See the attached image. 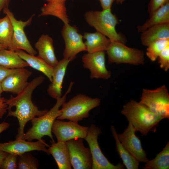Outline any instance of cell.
I'll list each match as a JSON object with an SVG mask.
<instances>
[{"mask_svg": "<svg viewBox=\"0 0 169 169\" xmlns=\"http://www.w3.org/2000/svg\"><path fill=\"white\" fill-rule=\"evenodd\" d=\"M169 2V0H150L147 11L149 16L163 5Z\"/></svg>", "mask_w": 169, "mask_h": 169, "instance_id": "d6a6232c", "label": "cell"}, {"mask_svg": "<svg viewBox=\"0 0 169 169\" xmlns=\"http://www.w3.org/2000/svg\"><path fill=\"white\" fill-rule=\"evenodd\" d=\"M144 169H169V142L168 141L163 150L156 154L153 159L149 160L145 163Z\"/></svg>", "mask_w": 169, "mask_h": 169, "instance_id": "4316f807", "label": "cell"}, {"mask_svg": "<svg viewBox=\"0 0 169 169\" xmlns=\"http://www.w3.org/2000/svg\"><path fill=\"white\" fill-rule=\"evenodd\" d=\"M3 92L1 83H0V98H1V94Z\"/></svg>", "mask_w": 169, "mask_h": 169, "instance_id": "60d3db41", "label": "cell"}, {"mask_svg": "<svg viewBox=\"0 0 169 169\" xmlns=\"http://www.w3.org/2000/svg\"><path fill=\"white\" fill-rule=\"evenodd\" d=\"M89 129V127L81 125L78 123L57 119L54 122L51 131L57 142H67L76 138L84 139Z\"/></svg>", "mask_w": 169, "mask_h": 169, "instance_id": "7c38bea8", "label": "cell"}, {"mask_svg": "<svg viewBox=\"0 0 169 169\" xmlns=\"http://www.w3.org/2000/svg\"><path fill=\"white\" fill-rule=\"evenodd\" d=\"M13 34V26L8 16L0 18V44L6 49H9L12 44Z\"/></svg>", "mask_w": 169, "mask_h": 169, "instance_id": "83f0119b", "label": "cell"}, {"mask_svg": "<svg viewBox=\"0 0 169 169\" xmlns=\"http://www.w3.org/2000/svg\"><path fill=\"white\" fill-rule=\"evenodd\" d=\"M38 166L37 159L28 152L18 155L17 169H36Z\"/></svg>", "mask_w": 169, "mask_h": 169, "instance_id": "f546056e", "label": "cell"}, {"mask_svg": "<svg viewBox=\"0 0 169 169\" xmlns=\"http://www.w3.org/2000/svg\"><path fill=\"white\" fill-rule=\"evenodd\" d=\"M0 65L8 69L22 68L29 66L15 51L5 49L0 50Z\"/></svg>", "mask_w": 169, "mask_h": 169, "instance_id": "d4e9b609", "label": "cell"}, {"mask_svg": "<svg viewBox=\"0 0 169 169\" xmlns=\"http://www.w3.org/2000/svg\"><path fill=\"white\" fill-rule=\"evenodd\" d=\"M32 74L25 68L15 69L1 83L3 91L19 93L28 84V79Z\"/></svg>", "mask_w": 169, "mask_h": 169, "instance_id": "2e32d148", "label": "cell"}, {"mask_svg": "<svg viewBox=\"0 0 169 169\" xmlns=\"http://www.w3.org/2000/svg\"><path fill=\"white\" fill-rule=\"evenodd\" d=\"M61 33L65 45L63 53L64 58L71 61L78 53L86 51L83 36L79 33L75 26H71L69 23L64 24Z\"/></svg>", "mask_w": 169, "mask_h": 169, "instance_id": "30bf717a", "label": "cell"}, {"mask_svg": "<svg viewBox=\"0 0 169 169\" xmlns=\"http://www.w3.org/2000/svg\"><path fill=\"white\" fill-rule=\"evenodd\" d=\"M84 18L89 25L94 27L97 32L107 37L111 42L125 44L126 41L125 37L116 30L119 20L116 16L112 13L111 8L101 11H87L84 14Z\"/></svg>", "mask_w": 169, "mask_h": 169, "instance_id": "277c9868", "label": "cell"}, {"mask_svg": "<svg viewBox=\"0 0 169 169\" xmlns=\"http://www.w3.org/2000/svg\"><path fill=\"white\" fill-rule=\"evenodd\" d=\"M70 61L63 58L54 67L52 81L47 92L52 98L57 100L62 96L61 90L67 66Z\"/></svg>", "mask_w": 169, "mask_h": 169, "instance_id": "e0dca14e", "label": "cell"}, {"mask_svg": "<svg viewBox=\"0 0 169 169\" xmlns=\"http://www.w3.org/2000/svg\"><path fill=\"white\" fill-rule=\"evenodd\" d=\"M100 99L79 94L64 102L60 109V114L57 119H67L78 123L89 116V112L100 105Z\"/></svg>", "mask_w": 169, "mask_h": 169, "instance_id": "5b68a950", "label": "cell"}, {"mask_svg": "<svg viewBox=\"0 0 169 169\" xmlns=\"http://www.w3.org/2000/svg\"><path fill=\"white\" fill-rule=\"evenodd\" d=\"M169 45V38L159 39L151 43L146 49V55L152 61H155L162 50Z\"/></svg>", "mask_w": 169, "mask_h": 169, "instance_id": "f1b7e54d", "label": "cell"}, {"mask_svg": "<svg viewBox=\"0 0 169 169\" xmlns=\"http://www.w3.org/2000/svg\"><path fill=\"white\" fill-rule=\"evenodd\" d=\"M3 10V13L10 18L13 26V38L9 50L14 51L22 50L26 51L30 55H36L37 52L31 45L24 31V28L31 24L33 15L27 21H23L16 19L13 13L8 8H5Z\"/></svg>", "mask_w": 169, "mask_h": 169, "instance_id": "9c48e42d", "label": "cell"}, {"mask_svg": "<svg viewBox=\"0 0 169 169\" xmlns=\"http://www.w3.org/2000/svg\"><path fill=\"white\" fill-rule=\"evenodd\" d=\"M49 146L42 139L32 142L22 139H16L14 141L0 143V150L17 155L33 151H42L48 154L47 147Z\"/></svg>", "mask_w": 169, "mask_h": 169, "instance_id": "9a60e30c", "label": "cell"}, {"mask_svg": "<svg viewBox=\"0 0 169 169\" xmlns=\"http://www.w3.org/2000/svg\"><path fill=\"white\" fill-rule=\"evenodd\" d=\"M157 59L160 67L167 71L169 69V45L161 52Z\"/></svg>", "mask_w": 169, "mask_h": 169, "instance_id": "1f68e13d", "label": "cell"}, {"mask_svg": "<svg viewBox=\"0 0 169 169\" xmlns=\"http://www.w3.org/2000/svg\"><path fill=\"white\" fill-rule=\"evenodd\" d=\"M102 133L101 128L92 124L84 139L88 143L93 160L92 169H123V164L114 165L110 163L102 152L98 142V136Z\"/></svg>", "mask_w": 169, "mask_h": 169, "instance_id": "ba28073f", "label": "cell"}, {"mask_svg": "<svg viewBox=\"0 0 169 169\" xmlns=\"http://www.w3.org/2000/svg\"><path fill=\"white\" fill-rule=\"evenodd\" d=\"M47 2L41 9L39 16L50 15L60 19L64 24L69 23L65 2L67 0H45Z\"/></svg>", "mask_w": 169, "mask_h": 169, "instance_id": "ffe728a7", "label": "cell"}, {"mask_svg": "<svg viewBox=\"0 0 169 169\" xmlns=\"http://www.w3.org/2000/svg\"><path fill=\"white\" fill-rule=\"evenodd\" d=\"M15 52L29 66L43 73L52 82L54 67L49 65L38 56L30 55L22 50Z\"/></svg>", "mask_w": 169, "mask_h": 169, "instance_id": "603a6c76", "label": "cell"}, {"mask_svg": "<svg viewBox=\"0 0 169 169\" xmlns=\"http://www.w3.org/2000/svg\"><path fill=\"white\" fill-rule=\"evenodd\" d=\"M103 9L111 8L115 0H99Z\"/></svg>", "mask_w": 169, "mask_h": 169, "instance_id": "d590c367", "label": "cell"}, {"mask_svg": "<svg viewBox=\"0 0 169 169\" xmlns=\"http://www.w3.org/2000/svg\"><path fill=\"white\" fill-rule=\"evenodd\" d=\"M169 23V2L154 11L144 23L137 27V29L141 33L153 26Z\"/></svg>", "mask_w": 169, "mask_h": 169, "instance_id": "cb8c5ba5", "label": "cell"}, {"mask_svg": "<svg viewBox=\"0 0 169 169\" xmlns=\"http://www.w3.org/2000/svg\"><path fill=\"white\" fill-rule=\"evenodd\" d=\"M10 0H0V13L2 10L8 8Z\"/></svg>", "mask_w": 169, "mask_h": 169, "instance_id": "8d00e7d4", "label": "cell"}, {"mask_svg": "<svg viewBox=\"0 0 169 169\" xmlns=\"http://www.w3.org/2000/svg\"><path fill=\"white\" fill-rule=\"evenodd\" d=\"M15 69H8L0 65V83L10 74L14 72Z\"/></svg>", "mask_w": 169, "mask_h": 169, "instance_id": "836d02e7", "label": "cell"}, {"mask_svg": "<svg viewBox=\"0 0 169 169\" xmlns=\"http://www.w3.org/2000/svg\"><path fill=\"white\" fill-rule=\"evenodd\" d=\"M109 64H143L144 53L139 49L129 47L119 42H111L105 51Z\"/></svg>", "mask_w": 169, "mask_h": 169, "instance_id": "52a82bcc", "label": "cell"}, {"mask_svg": "<svg viewBox=\"0 0 169 169\" xmlns=\"http://www.w3.org/2000/svg\"><path fill=\"white\" fill-rule=\"evenodd\" d=\"M83 37L86 40L84 43L86 51L89 53L106 51L111 42L106 37L97 31L92 33H85Z\"/></svg>", "mask_w": 169, "mask_h": 169, "instance_id": "7402d4cb", "label": "cell"}, {"mask_svg": "<svg viewBox=\"0 0 169 169\" xmlns=\"http://www.w3.org/2000/svg\"><path fill=\"white\" fill-rule=\"evenodd\" d=\"M44 77L40 75L28 83L26 87L16 96H11L6 99L8 105L7 116L17 118L19 123L18 134L16 139H21L24 134V128L27 123L36 116L45 114L48 110H39L33 102L32 96L33 91L44 81Z\"/></svg>", "mask_w": 169, "mask_h": 169, "instance_id": "6da1fadb", "label": "cell"}, {"mask_svg": "<svg viewBox=\"0 0 169 169\" xmlns=\"http://www.w3.org/2000/svg\"><path fill=\"white\" fill-rule=\"evenodd\" d=\"M4 49V48L0 44V50Z\"/></svg>", "mask_w": 169, "mask_h": 169, "instance_id": "b9f144b4", "label": "cell"}, {"mask_svg": "<svg viewBox=\"0 0 169 169\" xmlns=\"http://www.w3.org/2000/svg\"><path fill=\"white\" fill-rule=\"evenodd\" d=\"M112 136L115 141L116 150L123 165L127 169H138L139 162L124 147L119 140L114 125L111 127Z\"/></svg>", "mask_w": 169, "mask_h": 169, "instance_id": "484cf974", "label": "cell"}, {"mask_svg": "<svg viewBox=\"0 0 169 169\" xmlns=\"http://www.w3.org/2000/svg\"><path fill=\"white\" fill-rule=\"evenodd\" d=\"M71 164L74 169H91L93 160L89 148L85 147L81 138H76L66 142Z\"/></svg>", "mask_w": 169, "mask_h": 169, "instance_id": "8fae6325", "label": "cell"}, {"mask_svg": "<svg viewBox=\"0 0 169 169\" xmlns=\"http://www.w3.org/2000/svg\"><path fill=\"white\" fill-rule=\"evenodd\" d=\"M132 124L129 122L124 131L117 133L118 138L124 147L139 162L146 163L148 160L146 153L143 149L141 140L135 134Z\"/></svg>", "mask_w": 169, "mask_h": 169, "instance_id": "4fadbf2b", "label": "cell"}, {"mask_svg": "<svg viewBox=\"0 0 169 169\" xmlns=\"http://www.w3.org/2000/svg\"><path fill=\"white\" fill-rule=\"evenodd\" d=\"M9 154L0 150V166L4 158Z\"/></svg>", "mask_w": 169, "mask_h": 169, "instance_id": "f35d334b", "label": "cell"}, {"mask_svg": "<svg viewBox=\"0 0 169 169\" xmlns=\"http://www.w3.org/2000/svg\"><path fill=\"white\" fill-rule=\"evenodd\" d=\"M4 97L0 98V119H1L7 110L8 105L5 102Z\"/></svg>", "mask_w": 169, "mask_h": 169, "instance_id": "e575fe53", "label": "cell"}, {"mask_svg": "<svg viewBox=\"0 0 169 169\" xmlns=\"http://www.w3.org/2000/svg\"><path fill=\"white\" fill-rule=\"evenodd\" d=\"M38 56L51 66L54 67L59 61L56 56L53 39L48 34H43L35 44Z\"/></svg>", "mask_w": 169, "mask_h": 169, "instance_id": "ac0fdd59", "label": "cell"}, {"mask_svg": "<svg viewBox=\"0 0 169 169\" xmlns=\"http://www.w3.org/2000/svg\"><path fill=\"white\" fill-rule=\"evenodd\" d=\"M18 156L16 154L9 153L3 160L0 166V169H17Z\"/></svg>", "mask_w": 169, "mask_h": 169, "instance_id": "4dcf8cb0", "label": "cell"}, {"mask_svg": "<svg viewBox=\"0 0 169 169\" xmlns=\"http://www.w3.org/2000/svg\"><path fill=\"white\" fill-rule=\"evenodd\" d=\"M48 149V154H51L59 169H71L69 153L66 142L51 141Z\"/></svg>", "mask_w": 169, "mask_h": 169, "instance_id": "d6986e66", "label": "cell"}, {"mask_svg": "<svg viewBox=\"0 0 169 169\" xmlns=\"http://www.w3.org/2000/svg\"><path fill=\"white\" fill-rule=\"evenodd\" d=\"M105 52L101 51L88 53L82 57L83 66L90 70L91 79H107L110 77L111 72L105 65Z\"/></svg>", "mask_w": 169, "mask_h": 169, "instance_id": "5bb4252c", "label": "cell"}, {"mask_svg": "<svg viewBox=\"0 0 169 169\" xmlns=\"http://www.w3.org/2000/svg\"><path fill=\"white\" fill-rule=\"evenodd\" d=\"M139 102L163 119H169V94L166 85L154 90L143 89Z\"/></svg>", "mask_w": 169, "mask_h": 169, "instance_id": "8992f818", "label": "cell"}, {"mask_svg": "<svg viewBox=\"0 0 169 169\" xmlns=\"http://www.w3.org/2000/svg\"><path fill=\"white\" fill-rule=\"evenodd\" d=\"M10 124L6 122L0 123V134L9 128Z\"/></svg>", "mask_w": 169, "mask_h": 169, "instance_id": "74e56055", "label": "cell"}, {"mask_svg": "<svg viewBox=\"0 0 169 169\" xmlns=\"http://www.w3.org/2000/svg\"><path fill=\"white\" fill-rule=\"evenodd\" d=\"M125 0H115V1L118 4H122Z\"/></svg>", "mask_w": 169, "mask_h": 169, "instance_id": "ab89813d", "label": "cell"}, {"mask_svg": "<svg viewBox=\"0 0 169 169\" xmlns=\"http://www.w3.org/2000/svg\"><path fill=\"white\" fill-rule=\"evenodd\" d=\"M169 38V23L153 26L141 33L140 39L142 44L147 46L156 40Z\"/></svg>", "mask_w": 169, "mask_h": 169, "instance_id": "44dd1931", "label": "cell"}, {"mask_svg": "<svg viewBox=\"0 0 169 169\" xmlns=\"http://www.w3.org/2000/svg\"><path fill=\"white\" fill-rule=\"evenodd\" d=\"M121 113L132 124L136 131L139 132L142 136L151 131L156 132L163 119L145 105L133 100L123 106Z\"/></svg>", "mask_w": 169, "mask_h": 169, "instance_id": "7a4b0ae2", "label": "cell"}, {"mask_svg": "<svg viewBox=\"0 0 169 169\" xmlns=\"http://www.w3.org/2000/svg\"><path fill=\"white\" fill-rule=\"evenodd\" d=\"M74 82H71L65 94L56 100L54 106L44 114L35 117L31 120L32 126L24 133L21 139L29 141L42 139L48 136L54 141L52 134V128L55 120L60 114V108L65 102L67 95L71 91Z\"/></svg>", "mask_w": 169, "mask_h": 169, "instance_id": "3957f363", "label": "cell"}]
</instances>
